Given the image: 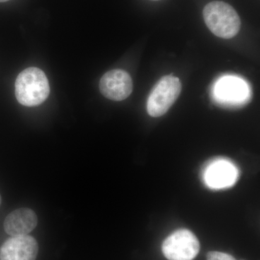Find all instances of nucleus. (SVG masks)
<instances>
[{
    "label": "nucleus",
    "mask_w": 260,
    "mask_h": 260,
    "mask_svg": "<svg viewBox=\"0 0 260 260\" xmlns=\"http://www.w3.org/2000/svg\"><path fill=\"white\" fill-rule=\"evenodd\" d=\"M205 24L214 35L224 39H232L241 28V19L232 5L224 2L208 3L203 10Z\"/></svg>",
    "instance_id": "nucleus-2"
},
{
    "label": "nucleus",
    "mask_w": 260,
    "mask_h": 260,
    "mask_svg": "<svg viewBox=\"0 0 260 260\" xmlns=\"http://www.w3.org/2000/svg\"><path fill=\"white\" fill-rule=\"evenodd\" d=\"M200 244L188 229L173 232L162 244V252L168 260H193L199 254Z\"/></svg>",
    "instance_id": "nucleus-4"
},
{
    "label": "nucleus",
    "mask_w": 260,
    "mask_h": 260,
    "mask_svg": "<svg viewBox=\"0 0 260 260\" xmlns=\"http://www.w3.org/2000/svg\"><path fill=\"white\" fill-rule=\"evenodd\" d=\"M99 88L104 97L115 102H121L131 95L133 80L127 72L123 70H112L103 75Z\"/></svg>",
    "instance_id": "nucleus-5"
},
{
    "label": "nucleus",
    "mask_w": 260,
    "mask_h": 260,
    "mask_svg": "<svg viewBox=\"0 0 260 260\" xmlns=\"http://www.w3.org/2000/svg\"><path fill=\"white\" fill-rule=\"evenodd\" d=\"M180 80L173 75L164 76L154 87L147 102V112L152 117L165 114L181 92Z\"/></svg>",
    "instance_id": "nucleus-3"
},
{
    "label": "nucleus",
    "mask_w": 260,
    "mask_h": 260,
    "mask_svg": "<svg viewBox=\"0 0 260 260\" xmlns=\"http://www.w3.org/2000/svg\"><path fill=\"white\" fill-rule=\"evenodd\" d=\"M39 251L37 240L30 236L8 239L0 249V260H36Z\"/></svg>",
    "instance_id": "nucleus-6"
},
{
    "label": "nucleus",
    "mask_w": 260,
    "mask_h": 260,
    "mask_svg": "<svg viewBox=\"0 0 260 260\" xmlns=\"http://www.w3.org/2000/svg\"><path fill=\"white\" fill-rule=\"evenodd\" d=\"M2 203V199H1V196H0V205H1Z\"/></svg>",
    "instance_id": "nucleus-12"
},
{
    "label": "nucleus",
    "mask_w": 260,
    "mask_h": 260,
    "mask_svg": "<svg viewBox=\"0 0 260 260\" xmlns=\"http://www.w3.org/2000/svg\"><path fill=\"white\" fill-rule=\"evenodd\" d=\"M239 172L232 162L225 160H215L206 168L204 172L205 182L215 189L229 187L235 184Z\"/></svg>",
    "instance_id": "nucleus-7"
},
{
    "label": "nucleus",
    "mask_w": 260,
    "mask_h": 260,
    "mask_svg": "<svg viewBox=\"0 0 260 260\" xmlns=\"http://www.w3.org/2000/svg\"><path fill=\"white\" fill-rule=\"evenodd\" d=\"M15 96L25 107L41 105L49 97L50 87L45 73L37 68L22 71L15 80Z\"/></svg>",
    "instance_id": "nucleus-1"
},
{
    "label": "nucleus",
    "mask_w": 260,
    "mask_h": 260,
    "mask_svg": "<svg viewBox=\"0 0 260 260\" xmlns=\"http://www.w3.org/2000/svg\"><path fill=\"white\" fill-rule=\"evenodd\" d=\"M243 260V259H242Z\"/></svg>",
    "instance_id": "nucleus-14"
},
{
    "label": "nucleus",
    "mask_w": 260,
    "mask_h": 260,
    "mask_svg": "<svg viewBox=\"0 0 260 260\" xmlns=\"http://www.w3.org/2000/svg\"><path fill=\"white\" fill-rule=\"evenodd\" d=\"M215 94L220 102L239 104L245 100L247 89L242 80L234 77H225L217 84Z\"/></svg>",
    "instance_id": "nucleus-9"
},
{
    "label": "nucleus",
    "mask_w": 260,
    "mask_h": 260,
    "mask_svg": "<svg viewBox=\"0 0 260 260\" xmlns=\"http://www.w3.org/2000/svg\"><path fill=\"white\" fill-rule=\"evenodd\" d=\"M153 1H158V0H153Z\"/></svg>",
    "instance_id": "nucleus-13"
},
{
    "label": "nucleus",
    "mask_w": 260,
    "mask_h": 260,
    "mask_svg": "<svg viewBox=\"0 0 260 260\" xmlns=\"http://www.w3.org/2000/svg\"><path fill=\"white\" fill-rule=\"evenodd\" d=\"M38 223L37 214L29 208H19L10 213L5 218V232L12 237L28 235Z\"/></svg>",
    "instance_id": "nucleus-8"
},
{
    "label": "nucleus",
    "mask_w": 260,
    "mask_h": 260,
    "mask_svg": "<svg viewBox=\"0 0 260 260\" xmlns=\"http://www.w3.org/2000/svg\"><path fill=\"white\" fill-rule=\"evenodd\" d=\"M207 260H237L231 254L221 251H209L207 254Z\"/></svg>",
    "instance_id": "nucleus-10"
},
{
    "label": "nucleus",
    "mask_w": 260,
    "mask_h": 260,
    "mask_svg": "<svg viewBox=\"0 0 260 260\" xmlns=\"http://www.w3.org/2000/svg\"><path fill=\"white\" fill-rule=\"evenodd\" d=\"M9 0H0V3H5V2H8Z\"/></svg>",
    "instance_id": "nucleus-11"
}]
</instances>
